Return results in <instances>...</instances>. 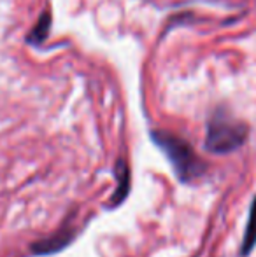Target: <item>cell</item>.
<instances>
[{"label":"cell","instance_id":"7a4b0ae2","mask_svg":"<svg viewBox=\"0 0 256 257\" xmlns=\"http://www.w3.org/2000/svg\"><path fill=\"white\" fill-rule=\"evenodd\" d=\"M249 130L247 124L239 119L232 117L223 110L211 115L205 132V151L211 154H230L246 144Z\"/></svg>","mask_w":256,"mask_h":257},{"label":"cell","instance_id":"5b68a950","mask_svg":"<svg viewBox=\"0 0 256 257\" xmlns=\"http://www.w3.org/2000/svg\"><path fill=\"white\" fill-rule=\"evenodd\" d=\"M256 247V196L251 201L249 206V217H247V224L246 229H244V236H242V243H240V257H247Z\"/></svg>","mask_w":256,"mask_h":257},{"label":"cell","instance_id":"3957f363","mask_svg":"<svg viewBox=\"0 0 256 257\" xmlns=\"http://www.w3.org/2000/svg\"><path fill=\"white\" fill-rule=\"evenodd\" d=\"M114 179H116V189L111 194L109 201L106 203L107 210L118 208L130 194V186H132V180H130V168L128 163L123 158H120L114 163Z\"/></svg>","mask_w":256,"mask_h":257},{"label":"cell","instance_id":"277c9868","mask_svg":"<svg viewBox=\"0 0 256 257\" xmlns=\"http://www.w3.org/2000/svg\"><path fill=\"white\" fill-rule=\"evenodd\" d=\"M75 233L72 229H67V231H60L56 233L55 236L48 238V240H42V241H37L35 245H32V252L37 255H49V254H56V252L63 250L65 247L72 243L74 240Z\"/></svg>","mask_w":256,"mask_h":257},{"label":"cell","instance_id":"8992f818","mask_svg":"<svg viewBox=\"0 0 256 257\" xmlns=\"http://www.w3.org/2000/svg\"><path fill=\"white\" fill-rule=\"evenodd\" d=\"M49 23H51V16L48 13L42 14V18L39 20L37 27L35 30L30 34V41L32 42H42L46 37H48V32H49Z\"/></svg>","mask_w":256,"mask_h":257},{"label":"cell","instance_id":"6da1fadb","mask_svg":"<svg viewBox=\"0 0 256 257\" xmlns=\"http://www.w3.org/2000/svg\"><path fill=\"white\" fill-rule=\"evenodd\" d=\"M151 140L156 144V147L161 153L167 156L179 182L193 184L205 175L207 165L198 158L192 144L186 142L185 139L170 132H165V130H153Z\"/></svg>","mask_w":256,"mask_h":257}]
</instances>
